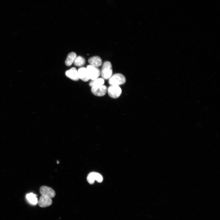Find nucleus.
I'll list each match as a JSON object with an SVG mask.
<instances>
[{"instance_id": "1", "label": "nucleus", "mask_w": 220, "mask_h": 220, "mask_svg": "<svg viewBox=\"0 0 220 220\" xmlns=\"http://www.w3.org/2000/svg\"><path fill=\"white\" fill-rule=\"evenodd\" d=\"M112 70L111 62L109 61L105 62L102 65L100 72L101 76L103 79H109L112 75Z\"/></svg>"}, {"instance_id": "2", "label": "nucleus", "mask_w": 220, "mask_h": 220, "mask_svg": "<svg viewBox=\"0 0 220 220\" xmlns=\"http://www.w3.org/2000/svg\"><path fill=\"white\" fill-rule=\"evenodd\" d=\"M126 79L124 76L121 73H116L109 79L108 83L111 85L119 86L124 84Z\"/></svg>"}, {"instance_id": "3", "label": "nucleus", "mask_w": 220, "mask_h": 220, "mask_svg": "<svg viewBox=\"0 0 220 220\" xmlns=\"http://www.w3.org/2000/svg\"><path fill=\"white\" fill-rule=\"evenodd\" d=\"M107 91L109 96L113 98L119 97L122 93L121 88L116 85H111L107 89Z\"/></svg>"}, {"instance_id": "4", "label": "nucleus", "mask_w": 220, "mask_h": 220, "mask_svg": "<svg viewBox=\"0 0 220 220\" xmlns=\"http://www.w3.org/2000/svg\"><path fill=\"white\" fill-rule=\"evenodd\" d=\"M90 79L94 80L98 78L100 75V71L98 67L91 65H88L86 68Z\"/></svg>"}, {"instance_id": "5", "label": "nucleus", "mask_w": 220, "mask_h": 220, "mask_svg": "<svg viewBox=\"0 0 220 220\" xmlns=\"http://www.w3.org/2000/svg\"><path fill=\"white\" fill-rule=\"evenodd\" d=\"M107 87L104 85L92 86L91 91L95 95L101 97L105 95L107 91Z\"/></svg>"}, {"instance_id": "6", "label": "nucleus", "mask_w": 220, "mask_h": 220, "mask_svg": "<svg viewBox=\"0 0 220 220\" xmlns=\"http://www.w3.org/2000/svg\"><path fill=\"white\" fill-rule=\"evenodd\" d=\"M88 182L90 184H93L95 180L98 182H102L103 178L102 176L100 174L96 172H92L89 173L87 178Z\"/></svg>"}, {"instance_id": "7", "label": "nucleus", "mask_w": 220, "mask_h": 220, "mask_svg": "<svg viewBox=\"0 0 220 220\" xmlns=\"http://www.w3.org/2000/svg\"><path fill=\"white\" fill-rule=\"evenodd\" d=\"M41 195L46 196L50 198H53L55 196L56 193L52 188L46 186H41L39 189Z\"/></svg>"}, {"instance_id": "8", "label": "nucleus", "mask_w": 220, "mask_h": 220, "mask_svg": "<svg viewBox=\"0 0 220 220\" xmlns=\"http://www.w3.org/2000/svg\"><path fill=\"white\" fill-rule=\"evenodd\" d=\"M38 203L42 207H45L50 206L52 203L51 198L44 195H41Z\"/></svg>"}, {"instance_id": "9", "label": "nucleus", "mask_w": 220, "mask_h": 220, "mask_svg": "<svg viewBox=\"0 0 220 220\" xmlns=\"http://www.w3.org/2000/svg\"><path fill=\"white\" fill-rule=\"evenodd\" d=\"M67 77L74 81H77L79 79L78 71L75 67H72L67 70L65 72Z\"/></svg>"}, {"instance_id": "10", "label": "nucleus", "mask_w": 220, "mask_h": 220, "mask_svg": "<svg viewBox=\"0 0 220 220\" xmlns=\"http://www.w3.org/2000/svg\"><path fill=\"white\" fill-rule=\"evenodd\" d=\"M79 79L84 82H87L90 79L88 72L86 68L81 67L78 71Z\"/></svg>"}, {"instance_id": "11", "label": "nucleus", "mask_w": 220, "mask_h": 220, "mask_svg": "<svg viewBox=\"0 0 220 220\" xmlns=\"http://www.w3.org/2000/svg\"><path fill=\"white\" fill-rule=\"evenodd\" d=\"M88 62L90 65L96 67L100 66L102 64L101 58L97 56H94L88 59Z\"/></svg>"}, {"instance_id": "12", "label": "nucleus", "mask_w": 220, "mask_h": 220, "mask_svg": "<svg viewBox=\"0 0 220 220\" xmlns=\"http://www.w3.org/2000/svg\"><path fill=\"white\" fill-rule=\"evenodd\" d=\"M77 57L76 53L74 52L69 53L65 61V64L67 66H70L74 62Z\"/></svg>"}, {"instance_id": "13", "label": "nucleus", "mask_w": 220, "mask_h": 220, "mask_svg": "<svg viewBox=\"0 0 220 220\" xmlns=\"http://www.w3.org/2000/svg\"><path fill=\"white\" fill-rule=\"evenodd\" d=\"M26 198L28 202L32 205H35L38 203V200L36 195L32 193L27 194Z\"/></svg>"}, {"instance_id": "14", "label": "nucleus", "mask_w": 220, "mask_h": 220, "mask_svg": "<svg viewBox=\"0 0 220 220\" xmlns=\"http://www.w3.org/2000/svg\"><path fill=\"white\" fill-rule=\"evenodd\" d=\"M105 82L104 79L102 78H97L93 80L89 83V85L91 86H98L103 85Z\"/></svg>"}, {"instance_id": "15", "label": "nucleus", "mask_w": 220, "mask_h": 220, "mask_svg": "<svg viewBox=\"0 0 220 220\" xmlns=\"http://www.w3.org/2000/svg\"><path fill=\"white\" fill-rule=\"evenodd\" d=\"M74 62L75 66L81 67L85 64V60L82 57L79 56L76 57Z\"/></svg>"}]
</instances>
